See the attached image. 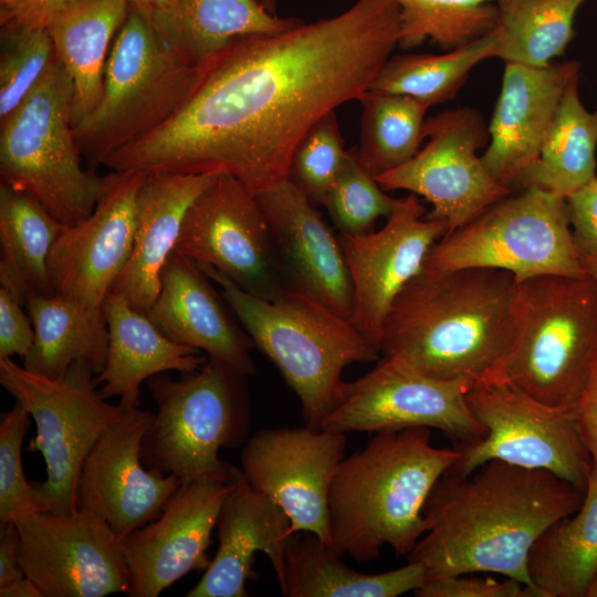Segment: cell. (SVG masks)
I'll use <instances>...</instances> for the list:
<instances>
[{
  "label": "cell",
  "instance_id": "44dd1931",
  "mask_svg": "<svg viewBox=\"0 0 597 597\" xmlns=\"http://www.w3.org/2000/svg\"><path fill=\"white\" fill-rule=\"evenodd\" d=\"M228 479L205 476L181 484L154 521L124 538L129 597H157L190 572H205L207 551Z\"/></svg>",
  "mask_w": 597,
  "mask_h": 597
},
{
  "label": "cell",
  "instance_id": "f1b7e54d",
  "mask_svg": "<svg viewBox=\"0 0 597 597\" xmlns=\"http://www.w3.org/2000/svg\"><path fill=\"white\" fill-rule=\"evenodd\" d=\"M129 8L127 0H77L46 27L56 56L73 81V126L88 116L102 98L111 43Z\"/></svg>",
  "mask_w": 597,
  "mask_h": 597
},
{
  "label": "cell",
  "instance_id": "ffe728a7",
  "mask_svg": "<svg viewBox=\"0 0 597 597\" xmlns=\"http://www.w3.org/2000/svg\"><path fill=\"white\" fill-rule=\"evenodd\" d=\"M154 418L150 410L127 408L100 437L81 469L77 507L101 516L123 540L157 519L181 485L174 474L142 462V441Z\"/></svg>",
  "mask_w": 597,
  "mask_h": 597
},
{
  "label": "cell",
  "instance_id": "484cf974",
  "mask_svg": "<svg viewBox=\"0 0 597 597\" xmlns=\"http://www.w3.org/2000/svg\"><path fill=\"white\" fill-rule=\"evenodd\" d=\"M218 176H145L136 198L133 249L109 292L148 314L158 296L161 271L174 252L189 206Z\"/></svg>",
  "mask_w": 597,
  "mask_h": 597
},
{
  "label": "cell",
  "instance_id": "d4e9b609",
  "mask_svg": "<svg viewBox=\"0 0 597 597\" xmlns=\"http://www.w3.org/2000/svg\"><path fill=\"white\" fill-rule=\"evenodd\" d=\"M227 306L199 265L172 252L147 315L171 341L206 353L209 360L237 374L251 376L255 373L254 344Z\"/></svg>",
  "mask_w": 597,
  "mask_h": 597
},
{
  "label": "cell",
  "instance_id": "8fae6325",
  "mask_svg": "<svg viewBox=\"0 0 597 597\" xmlns=\"http://www.w3.org/2000/svg\"><path fill=\"white\" fill-rule=\"evenodd\" d=\"M84 362L73 363L55 378L27 369L11 358L0 359V384L32 417L35 436L27 450L40 452L46 478L36 483L51 512L77 510L83 462L100 437L127 408L104 399Z\"/></svg>",
  "mask_w": 597,
  "mask_h": 597
},
{
  "label": "cell",
  "instance_id": "7dc6e473",
  "mask_svg": "<svg viewBox=\"0 0 597 597\" xmlns=\"http://www.w3.org/2000/svg\"><path fill=\"white\" fill-rule=\"evenodd\" d=\"M575 417L593 464H597V366L575 408Z\"/></svg>",
  "mask_w": 597,
  "mask_h": 597
},
{
  "label": "cell",
  "instance_id": "8d00e7d4",
  "mask_svg": "<svg viewBox=\"0 0 597 597\" xmlns=\"http://www.w3.org/2000/svg\"><path fill=\"white\" fill-rule=\"evenodd\" d=\"M496 31L443 54L395 55L385 64L370 90L415 97L429 106L453 98L471 70L495 57Z\"/></svg>",
  "mask_w": 597,
  "mask_h": 597
},
{
  "label": "cell",
  "instance_id": "f907efd6",
  "mask_svg": "<svg viewBox=\"0 0 597 597\" xmlns=\"http://www.w3.org/2000/svg\"><path fill=\"white\" fill-rule=\"evenodd\" d=\"M130 7L147 11L149 13L164 9L169 0H127Z\"/></svg>",
  "mask_w": 597,
  "mask_h": 597
},
{
  "label": "cell",
  "instance_id": "f35d334b",
  "mask_svg": "<svg viewBox=\"0 0 597 597\" xmlns=\"http://www.w3.org/2000/svg\"><path fill=\"white\" fill-rule=\"evenodd\" d=\"M56 59L45 28L1 25L0 119L31 93Z\"/></svg>",
  "mask_w": 597,
  "mask_h": 597
},
{
  "label": "cell",
  "instance_id": "ac0fdd59",
  "mask_svg": "<svg viewBox=\"0 0 597 597\" xmlns=\"http://www.w3.org/2000/svg\"><path fill=\"white\" fill-rule=\"evenodd\" d=\"M426 214L418 196L409 193L397 200L379 230L338 234L353 289L349 322L378 349L395 298L449 231L446 221Z\"/></svg>",
  "mask_w": 597,
  "mask_h": 597
},
{
  "label": "cell",
  "instance_id": "3957f363",
  "mask_svg": "<svg viewBox=\"0 0 597 597\" xmlns=\"http://www.w3.org/2000/svg\"><path fill=\"white\" fill-rule=\"evenodd\" d=\"M516 290L503 270L422 268L387 314L380 356L470 387L501 377L515 338Z\"/></svg>",
  "mask_w": 597,
  "mask_h": 597
},
{
  "label": "cell",
  "instance_id": "74e56055",
  "mask_svg": "<svg viewBox=\"0 0 597 597\" xmlns=\"http://www.w3.org/2000/svg\"><path fill=\"white\" fill-rule=\"evenodd\" d=\"M400 8L398 46L411 49L427 39L446 50L465 45L498 23L495 0H395Z\"/></svg>",
  "mask_w": 597,
  "mask_h": 597
},
{
  "label": "cell",
  "instance_id": "db71d44e",
  "mask_svg": "<svg viewBox=\"0 0 597 597\" xmlns=\"http://www.w3.org/2000/svg\"><path fill=\"white\" fill-rule=\"evenodd\" d=\"M586 597H597V576L595 577L594 582L591 583Z\"/></svg>",
  "mask_w": 597,
  "mask_h": 597
},
{
  "label": "cell",
  "instance_id": "681fc988",
  "mask_svg": "<svg viewBox=\"0 0 597 597\" xmlns=\"http://www.w3.org/2000/svg\"><path fill=\"white\" fill-rule=\"evenodd\" d=\"M1 597H43L39 587L27 576L0 586Z\"/></svg>",
  "mask_w": 597,
  "mask_h": 597
},
{
  "label": "cell",
  "instance_id": "836d02e7",
  "mask_svg": "<svg viewBox=\"0 0 597 597\" xmlns=\"http://www.w3.org/2000/svg\"><path fill=\"white\" fill-rule=\"evenodd\" d=\"M578 78L567 84L538 160L521 190L536 187L566 197L597 176V108L590 112L582 103Z\"/></svg>",
  "mask_w": 597,
  "mask_h": 597
},
{
  "label": "cell",
  "instance_id": "ba28073f",
  "mask_svg": "<svg viewBox=\"0 0 597 597\" xmlns=\"http://www.w3.org/2000/svg\"><path fill=\"white\" fill-rule=\"evenodd\" d=\"M73 101V81L56 59L31 93L0 119L1 184L33 197L65 227L93 212L105 181V176L82 167Z\"/></svg>",
  "mask_w": 597,
  "mask_h": 597
},
{
  "label": "cell",
  "instance_id": "9c48e42d",
  "mask_svg": "<svg viewBox=\"0 0 597 597\" xmlns=\"http://www.w3.org/2000/svg\"><path fill=\"white\" fill-rule=\"evenodd\" d=\"M146 385L157 412L142 441V462L181 484L205 476L229 479L233 465L219 451L248 439L245 376L208 359L179 379L161 373Z\"/></svg>",
  "mask_w": 597,
  "mask_h": 597
},
{
  "label": "cell",
  "instance_id": "4fadbf2b",
  "mask_svg": "<svg viewBox=\"0 0 597 597\" xmlns=\"http://www.w3.org/2000/svg\"><path fill=\"white\" fill-rule=\"evenodd\" d=\"M423 134L428 143L410 160L375 177L384 190H407L425 198L432 206L426 217L446 221L448 233L512 193L476 154L490 140L478 111L439 113L426 119Z\"/></svg>",
  "mask_w": 597,
  "mask_h": 597
},
{
  "label": "cell",
  "instance_id": "4dcf8cb0",
  "mask_svg": "<svg viewBox=\"0 0 597 597\" xmlns=\"http://www.w3.org/2000/svg\"><path fill=\"white\" fill-rule=\"evenodd\" d=\"M34 328V344L23 366L55 378L75 362L86 363L94 375L105 367L108 327L103 307H88L53 294L32 295L24 303Z\"/></svg>",
  "mask_w": 597,
  "mask_h": 597
},
{
  "label": "cell",
  "instance_id": "4316f807",
  "mask_svg": "<svg viewBox=\"0 0 597 597\" xmlns=\"http://www.w3.org/2000/svg\"><path fill=\"white\" fill-rule=\"evenodd\" d=\"M108 327V350L102 373L94 378L104 399L119 398L124 408L140 407V384L167 373H191L206 358L200 350L167 337L148 317L121 295L109 292L103 303Z\"/></svg>",
  "mask_w": 597,
  "mask_h": 597
},
{
  "label": "cell",
  "instance_id": "5b68a950",
  "mask_svg": "<svg viewBox=\"0 0 597 597\" xmlns=\"http://www.w3.org/2000/svg\"><path fill=\"white\" fill-rule=\"evenodd\" d=\"M197 264L219 285L254 347L273 363L295 392L305 426L321 429L337 406L346 366L379 360V349L349 320L301 292L286 286L271 298H261L214 268Z\"/></svg>",
  "mask_w": 597,
  "mask_h": 597
},
{
  "label": "cell",
  "instance_id": "7bdbcfd3",
  "mask_svg": "<svg viewBox=\"0 0 597 597\" xmlns=\"http://www.w3.org/2000/svg\"><path fill=\"white\" fill-rule=\"evenodd\" d=\"M418 597H534L524 584L507 578L462 574L427 580L413 591Z\"/></svg>",
  "mask_w": 597,
  "mask_h": 597
},
{
  "label": "cell",
  "instance_id": "7a4b0ae2",
  "mask_svg": "<svg viewBox=\"0 0 597 597\" xmlns=\"http://www.w3.org/2000/svg\"><path fill=\"white\" fill-rule=\"evenodd\" d=\"M584 491L549 471L491 460L473 472H446L425 507L426 533L407 555L429 579L494 573L535 596L530 551L543 532L574 513Z\"/></svg>",
  "mask_w": 597,
  "mask_h": 597
},
{
  "label": "cell",
  "instance_id": "cb8c5ba5",
  "mask_svg": "<svg viewBox=\"0 0 597 597\" xmlns=\"http://www.w3.org/2000/svg\"><path fill=\"white\" fill-rule=\"evenodd\" d=\"M229 490L216 527L219 546L201 579L187 597H247V582L255 580V554L263 552L276 574L284 573L291 522L272 500L254 490L238 467H232Z\"/></svg>",
  "mask_w": 597,
  "mask_h": 597
},
{
  "label": "cell",
  "instance_id": "816d5d0a",
  "mask_svg": "<svg viewBox=\"0 0 597 597\" xmlns=\"http://www.w3.org/2000/svg\"><path fill=\"white\" fill-rule=\"evenodd\" d=\"M586 275L597 283V251L579 255Z\"/></svg>",
  "mask_w": 597,
  "mask_h": 597
},
{
  "label": "cell",
  "instance_id": "6da1fadb",
  "mask_svg": "<svg viewBox=\"0 0 597 597\" xmlns=\"http://www.w3.org/2000/svg\"><path fill=\"white\" fill-rule=\"evenodd\" d=\"M399 36L395 0H356L331 18L235 38L200 64L193 91L172 117L103 166L228 174L256 195L289 179L295 149L322 117L363 98Z\"/></svg>",
  "mask_w": 597,
  "mask_h": 597
},
{
  "label": "cell",
  "instance_id": "9a60e30c",
  "mask_svg": "<svg viewBox=\"0 0 597 597\" xmlns=\"http://www.w3.org/2000/svg\"><path fill=\"white\" fill-rule=\"evenodd\" d=\"M463 381L440 380L381 357L362 377L345 381L337 406L321 429L379 432L425 427L468 444L485 434L472 415Z\"/></svg>",
  "mask_w": 597,
  "mask_h": 597
},
{
  "label": "cell",
  "instance_id": "b9f144b4",
  "mask_svg": "<svg viewBox=\"0 0 597 597\" xmlns=\"http://www.w3.org/2000/svg\"><path fill=\"white\" fill-rule=\"evenodd\" d=\"M29 412L15 401L0 420V523L20 514L50 511L35 482H29L22 467V443Z\"/></svg>",
  "mask_w": 597,
  "mask_h": 597
},
{
  "label": "cell",
  "instance_id": "603a6c76",
  "mask_svg": "<svg viewBox=\"0 0 597 597\" xmlns=\"http://www.w3.org/2000/svg\"><path fill=\"white\" fill-rule=\"evenodd\" d=\"M575 60L545 67L505 63L502 86L489 125L481 160L502 186L522 189L541 149L567 84L579 75Z\"/></svg>",
  "mask_w": 597,
  "mask_h": 597
},
{
  "label": "cell",
  "instance_id": "5bb4252c",
  "mask_svg": "<svg viewBox=\"0 0 597 597\" xmlns=\"http://www.w3.org/2000/svg\"><path fill=\"white\" fill-rule=\"evenodd\" d=\"M174 252L214 268L261 298L287 286L255 195L228 174L189 206Z\"/></svg>",
  "mask_w": 597,
  "mask_h": 597
},
{
  "label": "cell",
  "instance_id": "30bf717a",
  "mask_svg": "<svg viewBox=\"0 0 597 597\" xmlns=\"http://www.w3.org/2000/svg\"><path fill=\"white\" fill-rule=\"evenodd\" d=\"M423 268L498 269L517 282L540 275L584 276L566 199L528 187L507 196L429 251Z\"/></svg>",
  "mask_w": 597,
  "mask_h": 597
},
{
  "label": "cell",
  "instance_id": "60d3db41",
  "mask_svg": "<svg viewBox=\"0 0 597 597\" xmlns=\"http://www.w3.org/2000/svg\"><path fill=\"white\" fill-rule=\"evenodd\" d=\"M335 111L322 117L294 151L289 179L315 205L323 206L346 156Z\"/></svg>",
  "mask_w": 597,
  "mask_h": 597
},
{
  "label": "cell",
  "instance_id": "8992f818",
  "mask_svg": "<svg viewBox=\"0 0 597 597\" xmlns=\"http://www.w3.org/2000/svg\"><path fill=\"white\" fill-rule=\"evenodd\" d=\"M199 72L164 41L149 12L130 7L107 56L102 98L73 126L87 169L172 117Z\"/></svg>",
  "mask_w": 597,
  "mask_h": 597
},
{
  "label": "cell",
  "instance_id": "ee69618b",
  "mask_svg": "<svg viewBox=\"0 0 597 597\" xmlns=\"http://www.w3.org/2000/svg\"><path fill=\"white\" fill-rule=\"evenodd\" d=\"M22 306L14 294L0 286V359H23L32 349L34 328Z\"/></svg>",
  "mask_w": 597,
  "mask_h": 597
},
{
  "label": "cell",
  "instance_id": "d590c367",
  "mask_svg": "<svg viewBox=\"0 0 597 597\" xmlns=\"http://www.w3.org/2000/svg\"><path fill=\"white\" fill-rule=\"evenodd\" d=\"M363 105L358 159L374 177L398 168L419 150L429 105L408 95L369 90Z\"/></svg>",
  "mask_w": 597,
  "mask_h": 597
},
{
  "label": "cell",
  "instance_id": "f546056e",
  "mask_svg": "<svg viewBox=\"0 0 597 597\" xmlns=\"http://www.w3.org/2000/svg\"><path fill=\"white\" fill-rule=\"evenodd\" d=\"M316 535H290L280 591L286 597H397L415 591L427 580L418 562L378 574L352 569Z\"/></svg>",
  "mask_w": 597,
  "mask_h": 597
},
{
  "label": "cell",
  "instance_id": "bcb514c9",
  "mask_svg": "<svg viewBox=\"0 0 597 597\" xmlns=\"http://www.w3.org/2000/svg\"><path fill=\"white\" fill-rule=\"evenodd\" d=\"M77 0H0V24L45 28Z\"/></svg>",
  "mask_w": 597,
  "mask_h": 597
},
{
  "label": "cell",
  "instance_id": "83f0119b",
  "mask_svg": "<svg viewBox=\"0 0 597 597\" xmlns=\"http://www.w3.org/2000/svg\"><path fill=\"white\" fill-rule=\"evenodd\" d=\"M150 17L164 41L197 66L235 38L276 34L303 22L272 14L261 0H169Z\"/></svg>",
  "mask_w": 597,
  "mask_h": 597
},
{
  "label": "cell",
  "instance_id": "c3c4849f",
  "mask_svg": "<svg viewBox=\"0 0 597 597\" xmlns=\"http://www.w3.org/2000/svg\"><path fill=\"white\" fill-rule=\"evenodd\" d=\"M21 538L13 521L0 523V586L24 577L20 561Z\"/></svg>",
  "mask_w": 597,
  "mask_h": 597
},
{
  "label": "cell",
  "instance_id": "2e32d148",
  "mask_svg": "<svg viewBox=\"0 0 597 597\" xmlns=\"http://www.w3.org/2000/svg\"><path fill=\"white\" fill-rule=\"evenodd\" d=\"M21 538L24 575L43 597H104L128 594L124 540L101 516L29 512L13 519Z\"/></svg>",
  "mask_w": 597,
  "mask_h": 597
},
{
  "label": "cell",
  "instance_id": "d6a6232c",
  "mask_svg": "<svg viewBox=\"0 0 597 597\" xmlns=\"http://www.w3.org/2000/svg\"><path fill=\"white\" fill-rule=\"evenodd\" d=\"M62 228L33 197L0 182V284L23 305L54 294L48 262Z\"/></svg>",
  "mask_w": 597,
  "mask_h": 597
},
{
  "label": "cell",
  "instance_id": "f6af8a7d",
  "mask_svg": "<svg viewBox=\"0 0 597 597\" xmlns=\"http://www.w3.org/2000/svg\"><path fill=\"white\" fill-rule=\"evenodd\" d=\"M578 255L597 251V176L565 197Z\"/></svg>",
  "mask_w": 597,
  "mask_h": 597
},
{
  "label": "cell",
  "instance_id": "e0dca14e",
  "mask_svg": "<svg viewBox=\"0 0 597 597\" xmlns=\"http://www.w3.org/2000/svg\"><path fill=\"white\" fill-rule=\"evenodd\" d=\"M345 450L342 432L308 426L262 429L243 443L240 469L254 490L284 511L291 534L312 533L328 545V494Z\"/></svg>",
  "mask_w": 597,
  "mask_h": 597
},
{
  "label": "cell",
  "instance_id": "ab89813d",
  "mask_svg": "<svg viewBox=\"0 0 597 597\" xmlns=\"http://www.w3.org/2000/svg\"><path fill=\"white\" fill-rule=\"evenodd\" d=\"M397 200L385 193L359 161L357 149L352 148L346 151L323 206L342 233L362 234L373 231L378 218H387Z\"/></svg>",
  "mask_w": 597,
  "mask_h": 597
},
{
  "label": "cell",
  "instance_id": "e575fe53",
  "mask_svg": "<svg viewBox=\"0 0 597 597\" xmlns=\"http://www.w3.org/2000/svg\"><path fill=\"white\" fill-rule=\"evenodd\" d=\"M586 0H495V57L545 67L573 40L574 20Z\"/></svg>",
  "mask_w": 597,
  "mask_h": 597
},
{
  "label": "cell",
  "instance_id": "f5cc1de1",
  "mask_svg": "<svg viewBox=\"0 0 597 597\" xmlns=\"http://www.w3.org/2000/svg\"><path fill=\"white\" fill-rule=\"evenodd\" d=\"M264 7L272 13L277 14L276 0H261Z\"/></svg>",
  "mask_w": 597,
  "mask_h": 597
},
{
  "label": "cell",
  "instance_id": "7402d4cb",
  "mask_svg": "<svg viewBox=\"0 0 597 597\" xmlns=\"http://www.w3.org/2000/svg\"><path fill=\"white\" fill-rule=\"evenodd\" d=\"M255 197L270 228L287 286L349 320L353 289L348 270L338 237L315 205L290 179Z\"/></svg>",
  "mask_w": 597,
  "mask_h": 597
},
{
  "label": "cell",
  "instance_id": "277c9868",
  "mask_svg": "<svg viewBox=\"0 0 597 597\" xmlns=\"http://www.w3.org/2000/svg\"><path fill=\"white\" fill-rule=\"evenodd\" d=\"M460 449L430 443L425 427L376 432L344 458L328 494L329 549L356 562L379 557L385 545L408 555L426 533L423 507Z\"/></svg>",
  "mask_w": 597,
  "mask_h": 597
},
{
  "label": "cell",
  "instance_id": "7c38bea8",
  "mask_svg": "<svg viewBox=\"0 0 597 597\" xmlns=\"http://www.w3.org/2000/svg\"><path fill=\"white\" fill-rule=\"evenodd\" d=\"M485 434L460 449L448 472L465 475L491 460L552 472L584 491L593 461L575 410L548 406L505 379L471 386L465 395Z\"/></svg>",
  "mask_w": 597,
  "mask_h": 597
},
{
  "label": "cell",
  "instance_id": "52a82bcc",
  "mask_svg": "<svg viewBox=\"0 0 597 597\" xmlns=\"http://www.w3.org/2000/svg\"><path fill=\"white\" fill-rule=\"evenodd\" d=\"M515 326L501 377L548 406L575 410L597 366V283L588 275L517 282Z\"/></svg>",
  "mask_w": 597,
  "mask_h": 597
},
{
  "label": "cell",
  "instance_id": "1f68e13d",
  "mask_svg": "<svg viewBox=\"0 0 597 597\" xmlns=\"http://www.w3.org/2000/svg\"><path fill=\"white\" fill-rule=\"evenodd\" d=\"M536 597H586L597 576V464L580 506L536 540L527 558Z\"/></svg>",
  "mask_w": 597,
  "mask_h": 597
},
{
  "label": "cell",
  "instance_id": "d6986e66",
  "mask_svg": "<svg viewBox=\"0 0 597 597\" xmlns=\"http://www.w3.org/2000/svg\"><path fill=\"white\" fill-rule=\"evenodd\" d=\"M145 176L111 170L93 212L77 224L63 226L48 262L54 294L103 307L133 249L136 198Z\"/></svg>",
  "mask_w": 597,
  "mask_h": 597
}]
</instances>
